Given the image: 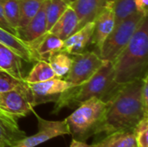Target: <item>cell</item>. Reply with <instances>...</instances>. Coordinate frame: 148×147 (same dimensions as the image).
I'll return each instance as SVG.
<instances>
[{"instance_id":"cb8c5ba5","label":"cell","mask_w":148,"mask_h":147,"mask_svg":"<svg viewBox=\"0 0 148 147\" xmlns=\"http://www.w3.org/2000/svg\"><path fill=\"white\" fill-rule=\"evenodd\" d=\"M5 17L10 25L16 31L19 25L20 9L18 0H1Z\"/></svg>"},{"instance_id":"9a60e30c","label":"cell","mask_w":148,"mask_h":147,"mask_svg":"<svg viewBox=\"0 0 148 147\" xmlns=\"http://www.w3.org/2000/svg\"><path fill=\"white\" fill-rule=\"evenodd\" d=\"M30 46L34 49L38 60L47 61L50 55L62 50L63 40L49 31H47L36 41L32 42Z\"/></svg>"},{"instance_id":"7c38bea8","label":"cell","mask_w":148,"mask_h":147,"mask_svg":"<svg viewBox=\"0 0 148 147\" xmlns=\"http://www.w3.org/2000/svg\"><path fill=\"white\" fill-rule=\"evenodd\" d=\"M95 23L89 22L83 27L77 29L71 36L63 41L62 50L70 55L79 54L84 51L88 43L91 42Z\"/></svg>"},{"instance_id":"1f68e13d","label":"cell","mask_w":148,"mask_h":147,"mask_svg":"<svg viewBox=\"0 0 148 147\" xmlns=\"http://www.w3.org/2000/svg\"><path fill=\"white\" fill-rule=\"evenodd\" d=\"M114 0H108V3H114Z\"/></svg>"},{"instance_id":"603a6c76","label":"cell","mask_w":148,"mask_h":147,"mask_svg":"<svg viewBox=\"0 0 148 147\" xmlns=\"http://www.w3.org/2000/svg\"><path fill=\"white\" fill-rule=\"evenodd\" d=\"M45 0H18L20 9V19L18 29L24 27L37 13Z\"/></svg>"},{"instance_id":"e0dca14e","label":"cell","mask_w":148,"mask_h":147,"mask_svg":"<svg viewBox=\"0 0 148 147\" xmlns=\"http://www.w3.org/2000/svg\"><path fill=\"white\" fill-rule=\"evenodd\" d=\"M78 23L79 21L75 11L70 5H69L63 14L58 18L49 31L64 41L77 30Z\"/></svg>"},{"instance_id":"f1b7e54d","label":"cell","mask_w":148,"mask_h":147,"mask_svg":"<svg viewBox=\"0 0 148 147\" xmlns=\"http://www.w3.org/2000/svg\"><path fill=\"white\" fill-rule=\"evenodd\" d=\"M148 0H134V5L137 11L147 16Z\"/></svg>"},{"instance_id":"f546056e","label":"cell","mask_w":148,"mask_h":147,"mask_svg":"<svg viewBox=\"0 0 148 147\" xmlns=\"http://www.w3.org/2000/svg\"><path fill=\"white\" fill-rule=\"evenodd\" d=\"M69 147H97V145L96 143L94 145H88L87 143H85V141H81V140L72 139Z\"/></svg>"},{"instance_id":"ac0fdd59","label":"cell","mask_w":148,"mask_h":147,"mask_svg":"<svg viewBox=\"0 0 148 147\" xmlns=\"http://www.w3.org/2000/svg\"><path fill=\"white\" fill-rule=\"evenodd\" d=\"M23 59L11 49L0 42V68L18 80H23Z\"/></svg>"},{"instance_id":"8fae6325","label":"cell","mask_w":148,"mask_h":147,"mask_svg":"<svg viewBox=\"0 0 148 147\" xmlns=\"http://www.w3.org/2000/svg\"><path fill=\"white\" fill-rule=\"evenodd\" d=\"M47 32V20L45 12V1L37 11V13L30 19V21L22 29L17 30L16 36L23 42L30 45L39 37Z\"/></svg>"},{"instance_id":"d6986e66","label":"cell","mask_w":148,"mask_h":147,"mask_svg":"<svg viewBox=\"0 0 148 147\" xmlns=\"http://www.w3.org/2000/svg\"><path fill=\"white\" fill-rule=\"evenodd\" d=\"M97 147H136L133 131H120L108 134L96 143Z\"/></svg>"},{"instance_id":"3957f363","label":"cell","mask_w":148,"mask_h":147,"mask_svg":"<svg viewBox=\"0 0 148 147\" xmlns=\"http://www.w3.org/2000/svg\"><path fill=\"white\" fill-rule=\"evenodd\" d=\"M114 81L123 85L141 79L147 73L148 22L145 16L127 45L112 61Z\"/></svg>"},{"instance_id":"7402d4cb","label":"cell","mask_w":148,"mask_h":147,"mask_svg":"<svg viewBox=\"0 0 148 147\" xmlns=\"http://www.w3.org/2000/svg\"><path fill=\"white\" fill-rule=\"evenodd\" d=\"M69 0H45V12L47 20V31H49L58 18L69 7Z\"/></svg>"},{"instance_id":"484cf974","label":"cell","mask_w":148,"mask_h":147,"mask_svg":"<svg viewBox=\"0 0 148 147\" xmlns=\"http://www.w3.org/2000/svg\"><path fill=\"white\" fill-rule=\"evenodd\" d=\"M136 147H148V116L144 117L133 130Z\"/></svg>"},{"instance_id":"4dcf8cb0","label":"cell","mask_w":148,"mask_h":147,"mask_svg":"<svg viewBox=\"0 0 148 147\" xmlns=\"http://www.w3.org/2000/svg\"><path fill=\"white\" fill-rule=\"evenodd\" d=\"M0 114H2V115H4V116H8V117H10V116L7 115L6 113H3V111L1 110V109H0ZM10 118H13V117H10ZM14 119H15V118H14Z\"/></svg>"},{"instance_id":"6da1fadb","label":"cell","mask_w":148,"mask_h":147,"mask_svg":"<svg viewBox=\"0 0 148 147\" xmlns=\"http://www.w3.org/2000/svg\"><path fill=\"white\" fill-rule=\"evenodd\" d=\"M142 78L121 85L108 106L97 134L106 135L120 131H133L137 124L148 116L141 101Z\"/></svg>"},{"instance_id":"d6a6232c","label":"cell","mask_w":148,"mask_h":147,"mask_svg":"<svg viewBox=\"0 0 148 147\" xmlns=\"http://www.w3.org/2000/svg\"><path fill=\"white\" fill-rule=\"evenodd\" d=\"M69 2H70V3H71V2H73V1H74V0H69Z\"/></svg>"},{"instance_id":"ba28073f","label":"cell","mask_w":148,"mask_h":147,"mask_svg":"<svg viewBox=\"0 0 148 147\" xmlns=\"http://www.w3.org/2000/svg\"><path fill=\"white\" fill-rule=\"evenodd\" d=\"M35 115L37 120V133L29 137L26 136L12 147H36L56 137L69 135V129L65 120L54 121L44 120L36 113Z\"/></svg>"},{"instance_id":"83f0119b","label":"cell","mask_w":148,"mask_h":147,"mask_svg":"<svg viewBox=\"0 0 148 147\" xmlns=\"http://www.w3.org/2000/svg\"><path fill=\"white\" fill-rule=\"evenodd\" d=\"M0 27L3 28V29L9 31L10 33L16 36V31L10 25V23H8L6 17H5V15H4V12H3V5H2V2L0 0Z\"/></svg>"},{"instance_id":"30bf717a","label":"cell","mask_w":148,"mask_h":147,"mask_svg":"<svg viewBox=\"0 0 148 147\" xmlns=\"http://www.w3.org/2000/svg\"><path fill=\"white\" fill-rule=\"evenodd\" d=\"M94 32L91 43L98 49L115 27V17L113 3H108L94 20Z\"/></svg>"},{"instance_id":"52a82bcc","label":"cell","mask_w":148,"mask_h":147,"mask_svg":"<svg viewBox=\"0 0 148 147\" xmlns=\"http://www.w3.org/2000/svg\"><path fill=\"white\" fill-rule=\"evenodd\" d=\"M71 55L73 59L72 65L64 80L75 86L88 81L101 67L105 61L95 51H83Z\"/></svg>"},{"instance_id":"4316f807","label":"cell","mask_w":148,"mask_h":147,"mask_svg":"<svg viewBox=\"0 0 148 147\" xmlns=\"http://www.w3.org/2000/svg\"><path fill=\"white\" fill-rule=\"evenodd\" d=\"M23 81V80H18L0 68V94L17 88Z\"/></svg>"},{"instance_id":"ffe728a7","label":"cell","mask_w":148,"mask_h":147,"mask_svg":"<svg viewBox=\"0 0 148 147\" xmlns=\"http://www.w3.org/2000/svg\"><path fill=\"white\" fill-rule=\"evenodd\" d=\"M53 69L56 77L62 78L69 73L72 65V55L63 50H60L49 57L47 60Z\"/></svg>"},{"instance_id":"2e32d148","label":"cell","mask_w":148,"mask_h":147,"mask_svg":"<svg viewBox=\"0 0 148 147\" xmlns=\"http://www.w3.org/2000/svg\"><path fill=\"white\" fill-rule=\"evenodd\" d=\"M0 42L6 45L16 52L23 61L32 62L37 61L38 58L30 45L23 42L16 36L10 33L0 27Z\"/></svg>"},{"instance_id":"5bb4252c","label":"cell","mask_w":148,"mask_h":147,"mask_svg":"<svg viewBox=\"0 0 148 147\" xmlns=\"http://www.w3.org/2000/svg\"><path fill=\"white\" fill-rule=\"evenodd\" d=\"M17 120L0 114V147H12L26 137Z\"/></svg>"},{"instance_id":"7a4b0ae2","label":"cell","mask_w":148,"mask_h":147,"mask_svg":"<svg viewBox=\"0 0 148 147\" xmlns=\"http://www.w3.org/2000/svg\"><path fill=\"white\" fill-rule=\"evenodd\" d=\"M121 86L114 81L112 62L105 60L101 67L88 81L60 94L55 102L52 113H58L65 107H78L91 98H98L108 102Z\"/></svg>"},{"instance_id":"5b68a950","label":"cell","mask_w":148,"mask_h":147,"mask_svg":"<svg viewBox=\"0 0 148 147\" xmlns=\"http://www.w3.org/2000/svg\"><path fill=\"white\" fill-rule=\"evenodd\" d=\"M145 16H147L136 10L117 23L99 49L100 57L102 60L112 62L127 45Z\"/></svg>"},{"instance_id":"4fadbf2b","label":"cell","mask_w":148,"mask_h":147,"mask_svg":"<svg viewBox=\"0 0 148 147\" xmlns=\"http://www.w3.org/2000/svg\"><path fill=\"white\" fill-rule=\"evenodd\" d=\"M107 4L108 0H74L71 2L69 5L75 11L79 21L77 29L93 22Z\"/></svg>"},{"instance_id":"277c9868","label":"cell","mask_w":148,"mask_h":147,"mask_svg":"<svg viewBox=\"0 0 148 147\" xmlns=\"http://www.w3.org/2000/svg\"><path fill=\"white\" fill-rule=\"evenodd\" d=\"M107 106L108 102L98 98H91L81 103L65 119L69 129V135L81 141H85L91 136L97 135Z\"/></svg>"},{"instance_id":"44dd1931","label":"cell","mask_w":148,"mask_h":147,"mask_svg":"<svg viewBox=\"0 0 148 147\" xmlns=\"http://www.w3.org/2000/svg\"><path fill=\"white\" fill-rule=\"evenodd\" d=\"M55 73L49 62L45 60H37L29 75L23 78L27 83H36L55 78Z\"/></svg>"},{"instance_id":"9c48e42d","label":"cell","mask_w":148,"mask_h":147,"mask_svg":"<svg viewBox=\"0 0 148 147\" xmlns=\"http://www.w3.org/2000/svg\"><path fill=\"white\" fill-rule=\"evenodd\" d=\"M28 84L33 94L34 107L43 103L56 102L62 93L75 86L66 80L57 77Z\"/></svg>"},{"instance_id":"8992f818","label":"cell","mask_w":148,"mask_h":147,"mask_svg":"<svg viewBox=\"0 0 148 147\" xmlns=\"http://www.w3.org/2000/svg\"><path fill=\"white\" fill-rule=\"evenodd\" d=\"M34 107L32 92L24 80L17 88L0 94V109L16 120L34 112Z\"/></svg>"},{"instance_id":"d4e9b609","label":"cell","mask_w":148,"mask_h":147,"mask_svg":"<svg viewBox=\"0 0 148 147\" xmlns=\"http://www.w3.org/2000/svg\"><path fill=\"white\" fill-rule=\"evenodd\" d=\"M115 25L136 11L134 0H114L113 3Z\"/></svg>"}]
</instances>
